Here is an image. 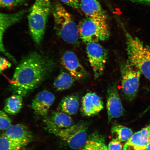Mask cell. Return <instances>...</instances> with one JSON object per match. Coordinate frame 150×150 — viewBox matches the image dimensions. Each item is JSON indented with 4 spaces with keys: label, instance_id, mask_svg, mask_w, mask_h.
<instances>
[{
    "label": "cell",
    "instance_id": "cell-8",
    "mask_svg": "<svg viewBox=\"0 0 150 150\" xmlns=\"http://www.w3.org/2000/svg\"><path fill=\"white\" fill-rule=\"evenodd\" d=\"M86 51L94 77L98 78L104 72L108 59V52L98 42L87 44Z\"/></svg>",
    "mask_w": 150,
    "mask_h": 150
},
{
    "label": "cell",
    "instance_id": "cell-13",
    "mask_svg": "<svg viewBox=\"0 0 150 150\" xmlns=\"http://www.w3.org/2000/svg\"><path fill=\"white\" fill-rule=\"evenodd\" d=\"M5 136L25 147L33 140L32 134L28 127L22 124L12 125L5 130Z\"/></svg>",
    "mask_w": 150,
    "mask_h": 150
},
{
    "label": "cell",
    "instance_id": "cell-31",
    "mask_svg": "<svg viewBox=\"0 0 150 150\" xmlns=\"http://www.w3.org/2000/svg\"><path fill=\"white\" fill-rule=\"evenodd\" d=\"M146 150H150V136L149 137V142L147 144V147H146Z\"/></svg>",
    "mask_w": 150,
    "mask_h": 150
},
{
    "label": "cell",
    "instance_id": "cell-30",
    "mask_svg": "<svg viewBox=\"0 0 150 150\" xmlns=\"http://www.w3.org/2000/svg\"><path fill=\"white\" fill-rule=\"evenodd\" d=\"M133 2L150 5V0H130Z\"/></svg>",
    "mask_w": 150,
    "mask_h": 150
},
{
    "label": "cell",
    "instance_id": "cell-1",
    "mask_svg": "<svg viewBox=\"0 0 150 150\" xmlns=\"http://www.w3.org/2000/svg\"><path fill=\"white\" fill-rule=\"evenodd\" d=\"M54 65L52 59L36 52L26 56L16 67L11 81L14 93L25 96L47 77Z\"/></svg>",
    "mask_w": 150,
    "mask_h": 150
},
{
    "label": "cell",
    "instance_id": "cell-18",
    "mask_svg": "<svg viewBox=\"0 0 150 150\" xmlns=\"http://www.w3.org/2000/svg\"><path fill=\"white\" fill-rule=\"evenodd\" d=\"M26 12L27 11L23 10L13 14L0 13V29L5 31L21 19Z\"/></svg>",
    "mask_w": 150,
    "mask_h": 150
},
{
    "label": "cell",
    "instance_id": "cell-12",
    "mask_svg": "<svg viewBox=\"0 0 150 150\" xmlns=\"http://www.w3.org/2000/svg\"><path fill=\"white\" fill-rule=\"evenodd\" d=\"M80 7L87 17L108 24L107 16L97 0H81Z\"/></svg>",
    "mask_w": 150,
    "mask_h": 150
},
{
    "label": "cell",
    "instance_id": "cell-17",
    "mask_svg": "<svg viewBox=\"0 0 150 150\" xmlns=\"http://www.w3.org/2000/svg\"><path fill=\"white\" fill-rule=\"evenodd\" d=\"M46 117L53 125L59 128H67L74 123L72 118L68 114L61 111L53 112L50 117Z\"/></svg>",
    "mask_w": 150,
    "mask_h": 150
},
{
    "label": "cell",
    "instance_id": "cell-34",
    "mask_svg": "<svg viewBox=\"0 0 150 150\" xmlns=\"http://www.w3.org/2000/svg\"><path fill=\"white\" fill-rule=\"evenodd\" d=\"M18 150H30L29 149H28V148H26L25 147H22L21 148V149H19Z\"/></svg>",
    "mask_w": 150,
    "mask_h": 150
},
{
    "label": "cell",
    "instance_id": "cell-16",
    "mask_svg": "<svg viewBox=\"0 0 150 150\" xmlns=\"http://www.w3.org/2000/svg\"><path fill=\"white\" fill-rule=\"evenodd\" d=\"M79 99L77 96H67L62 99L59 103V108L62 112L69 115L76 114L79 106Z\"/></svg>",
    "mask_w": 150,
    "mask_h": 150
},
{
    "label": "cell",
    "instance_id": "cell-26",
    "mask_svg": "<svg viewBox=\"0 0 150 150\" xmlns=\"http://www.w3.org/2000/svg\"><path fill=\"white\" fill-rule=\"evenodd\" d=\"M108 150H122L123 145L117 138L112 139L109 144Z\"/></svg>",
    "mask_w": 150,
    "mask_h": 150
},
{
    "label": "cell",
    "instance_id": "cell-6",
    "mask_svg": "<svg viewBox=\"0 0 150 150\" xmlns=\"http://www.w3.org/2000/svg\"><path fill=\"white\" fill-rule=\"evenodd\" d=\"M78 29L80 39L86 44L106 40L110 36L108 24L100 23L88 17L80 22Z\"/></svg>",
    "mask_w": 150,
    "mask_h": 150
},
{
    "label": "cell",
    "instance_id": "cell-29",
    "mask_svg": "<svg viewBox=\"0 0 150 150\" xmlns=\"http://www.w3.org/2000/svg\"><path fill=\"white\" fill-rule=\"evenodd\" d=\"M11 67V64L4 58L0 57V67L3 71Z\"/></svg>",
    "mask_w": 150,
    "mask_h": 150
},
{
    "label": "cell",
    "instance_id": "cell-32",
    "mask_svg": "<svg viewBox=\"0 0 150 150\" xmlns=\"http://www.w3.org/2000/svg\"><path fill=\"white\" fill-rule=\"evenodd\" d=\"M100 150H108V148L107 147V146L105 144L103 146Z\"/></svg>",
    "mask_w": 150,
    "mask_h": 150
},
{
    "label": "cell",
    "instance_id": "cell-24",
    "mask_svg": "<svg viewBox=\"0 0 150 150\" xmlns=\"http://www.w3.org/2000/svg\"><path fill=\"white\" fill-rule=\"evenodd\" d=\"M27 0H0V8H12L24 4Z\"/></svg>",
    "mask_w": 150,
    "mask_h": 150
},
{
    "label": "cell",
    "instance_id": "cell-25",
    "mask_svg": "<svg viewBox=\"0 0 150 150\" xmlns=\"http://www.w3.org/2000/svg\"><path fill=\"white\" fill-rule=\"evenodd\" d=\"M11 125L12 121L6 112L0 110V130H6Z\"/></svg>",
    "mask_w": 150,
    "mask_h": 150
},
{
    "label": "cell",
    "instance_id": "cell-14",
    "mask_svg": "<svg viewBox=\"0 0 150 150\" xmlns=\"http://www.w3.org/2000/svg\"><path fill=\"white\" fill-rule=\"evenodd\" d=\"M104 108L102 99L94 93H86L82 97L81 111L84 116H93L98 114Z\"/></svg>",
    "mask_w": 150,
    "mask_h": 150
},
{
    "label": "cell",
    "instance_id": "cell-23",
    "mask_svg": "<svg viewBox=\"0 0 150 150\" xmlns=\"http://www.w3.org/2000/svg\"><path fill=\"white\" fill-rule=\"evenodd\" d=\"M24 146L10 139L4 134L0 136V150H18Z\"/></svg>",
    "mask_w": 150,
    "mask_h": 150
},
{
    "label": "cell",
    "instance_id": "cell-21",
    "mask_svg": "<svg viewBox=\"0 0 150 150\" xmlns=\"http://www.w3.org/2000/svg\"><path fill=\"white\" fill-rule=\"evenodd\" d=\"M105 144L103 137L95 133L88 138L85 145L80 150H100Z\"/></svg>",
    "mask_w": 150,
    "mask_h": 150
},
{
    "label": "cell",
    "instance_id": "cell-15",
    "mask_svg": "<svg viewBox=\"0 0 150 150\" xmlns=\"http://www.w3.org/2000/svg\"><path fill=\"white\" fill-rule=\"evenodd\" d=\"M150 136V124L133 134L127 141L123 150H146Z\"/></svg>",
    "mask_w": 150,
    "mask_h": 150
},
{
    "label": "cell",
    "instance_id": "cell-2",
    "mask_svg": "<svg viewBox=\"0 0 150 150\" xmlns=\"http://www.w3.org/2000/svg\"><path fill=\"white\" fill-rule=\"evenodd\" d=\"M51 12L54 22V29L58 36L65 42L73 45H79L78 25L60 3L57 0L52 4Z\"/></svg>",
    "mask_w": 150,
    "mask_h": 150
},
{
    "label": "cell",
    "instance_id": "cell-3",
    "mask_svg": "<svg viewBox=\"0 0 150 150\" xmlns=\"http://www.w3.org/2000/svg\"><path fill=\"white\" fill-rule=\"evenodd\" d=\"M45 129L50 134L60 138L73 149H81L87 140L88 125L86 122H79L66 128L57 127L46 117H45Z\"/></svg>",
    "mask_w": 150,
    "mask_h": 150
},
{
    "label": "cell",
    "instance_id": "cell-5",
    "mask_svg": "<svg viewBox=\"0 0 150 150\" xmlns=\"http://www.w3.org/2000/svg\"><path fill=\"white\" fill-rule=\"evenodd\" d=\"M125 32L128 61L150 80V49L139 39Z\"/></svg>",
    "mask_w": 150,
    "mask_h": 150
},
{
    "label": "cell",
    "instance_id": "cell-10",
    "mask_svg": "<svg viewBox=\"0 0 150 150\" xmlns=\"http://www.w3.org/2000/svg\"><path fill=\"white\" fill-rule=\"evenodd\" d=\"M61 63L75 79H81L87 76V72L74 52L71 51L65 52L62 56Z\"/></svg>",
    "mask_w": 150,
    "mask_h": 150
},
{
    "label": "cell",
    "instance_id": "cell-19",
    "mask_svg": "<svg viewBox=\"0 0 150 150\" xmlns=\"http://www.w3.org/2000/svg\"><path fill=\"white\" fill-rule=\"evenodd\" d=\"M22 97L21 95L15 94L7 98L4 107L5 112L11 115L19 112L22 107Z\"/></svg>",
    "mask_w": 150,
    "mask_h": 150
},
{
    "label": "cell",
    "instance_id": "cell-33",
    "mask_svg": "<svg viewBox=\"0 0 150 150\" xmlns=\"http://www.w3.org/2000/svg\"><path fill=\"white\" fill-rule=\"evenodd\" d=\"M147 89L148 90V91H150V86H149V87H148ZM150 109V105L149 106V107H148V108L147 109H146L145 110V111L144 112V113H145V112H147L148 111V110H149Z\"/></svg>",
    "mask_w": 150,
    "mask_h": 150
},
{
    "label": "cell",
    "instance_id": "cell-35",
    "mask_svg": "<svg viewBox=\"0 0 150 150\" xmlns=\"http://www.w3.org/2000/svg\"><path fill=\"white\" fill-rule=\"evenodd\" d=\"M2 71L1 67H0V74H1V73L2 72Z\"/></svg>",
    "mask_w": 150,
    "mask_h": 150
},
{
    "label": "cell",
    "instance_id": "cell-9",
    "mask_svg": "<svg viewBox=\"0 0 150 150\" xmlns=\"http://www.w3.org/2000/svg\"><path fill=\"white\" fill-rule=\"evenodd\" d=\"M106 107L109 122L123 115L124 109L117 83H114L109 86L107 93Z\"/></svg>",
    "mask_w": 150,
    "mask_h": 150
},
{
    "label": "cell",
    "instance_id": "cell-22",
    "mask_svg": "<svg viewBox=\"0 0 150 150\" xmlns=\"http://www.w3.org/2000/svg\"><path fill=\"white\" fill-rule=\"evenodd\" d=\"M112 134H115L117 138L121 142L128 140L133 134L132 131L130 128L115 123L112 127Z\"/></svg>",
    "mask_w": 150,
    "mask_h": 150
},
{
    "label": "cell",
    "instance_id": "cell-11",
    "mask_svg": "<svg viewBox=\"0 0 150 150\" xmlns=\"http://www.w3.org/2000/svg\"><path fill=\"white\" fill-rule=\"evenodd\" d=\"M55 99L53 93L47 91H42L33 99L31 108L36 115L46 117Z\"/></svg>",
    "mask_w": 150,
    "mask_h": 150
},
{
    "label": "cell",
    "instance_id": "cell-28",
    "mask_svg": "<svg viewBox=\"0 0 150 150\" xmlns=\"http://www.w3.org/2000/svg\"><path fill=\"white\" fill-rule=\"evenodd\" d=\"M5 31L3 30L0 29V52H3L5 55L9 57L11 56L6 52L3 43V35Z\"/></svg>",
    "mask_w": 150,
    "mask_h": 150
},
{
    "label": "cell",
    "instance_id": "cell-20",
    "mask_svg": "<svg viewBox=\"0 0 150 150\" xmlns=\"http://www.w3.org/2000/svg\"><path fill=\"white\" fill-rule=\"evenodd\" d=\"M75 79L68 73L62 72L56 79L54 86L57 91H62L68 89L73 85Z\"/></svg>",
    "mask_w": 150,
    "mask_h": 150
},
{
    "label": "cell",
    "instance_id": "cell-4",
    "mask_svg": "<svg viewBox=\"0 0 150 150\" xmlns=\"http://www.w3.org/2000/svg\"><path fill=\"white\" fill-rule=\"evenodd\" d=\"M51 8L50 0H35L30 11L28 21L30 33L37 44L42 40Z\"/></svg>",
    "mask_w": 150,
    "mask_h": 150
},
{
    "label": "cell",
    "instance_id": "cell-7",
    "mask_svg": "<svg viewBox=\"0 0 150 150\" xmlns=\"http://www.w3.org/2000/svg\"><path fill=\"white\" fill-rule=\"evenodd\" d=\"M120 71L122 93L127 100H134L137 95L142 73L128 61L121 64Z\"/></svg>",
    "mask_w": 150,
    "mask_h": 150
},
{
    "label": "cell",
    "instance_id": "cell-27",
    "mask_svg": "<svg viewBox=\"0 0 150 150\" xmlns=\"http://www.w3.org/2000/svg\"><path fill=\"white\" fill-rule=\"evenodd\" d=\"M62 2L75 9H79L80 7L79 0H60Z\"/></svg>",
    "mask_w": 150,
    "mask_h": 150
}]
</instances>
